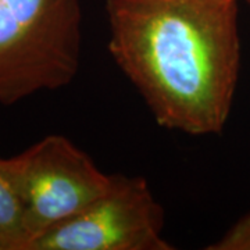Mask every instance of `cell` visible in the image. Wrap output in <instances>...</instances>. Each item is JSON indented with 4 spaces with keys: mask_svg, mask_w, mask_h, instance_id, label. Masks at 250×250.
<instances>
[{
    "mask_svg": "<svg viewBox=\"0 0 250 250\" xmlns=\"http://www.w3.org/2000/svg\"><path fill=\"white\" fill-rule=\"evenodd\" d=\"M239 0H107L108 49L157 124L220 134L241 68Z\"/></svg>",
    "mask_w": 250,
    "mask_h": 250,
    "instance_id": "1",
    "label": "cell"
},
{
    "mask_svg": "<svg viewBox=\"0 0 250 250\" xmlns=\"http://www.w3.org/2000/svg\"><path fill=\"white\" fill-rule=\"evenodd\" d=\"M80 0H0V103L14 104L77 77Z\"/></svg>",
    "mask_w": 250,
    "mask_h": 250,
    "instance_id": "2",
    "label": "cell"
},
{
    "mask_svg": "<svg viewBox=\"0 0 250 250\" xmlns=\"http://www.w3.org/2000/svg\"><path fill=\"white\" fill-rule=\"evenodd\" d=\"M28 246L107 190L111 177L62 136L49 135L14 156Z\"/></svg>",
    "mask_w": 250,
    "mask_h": 250,
    "instance_id": "3",
    "label": "cell"
},
{
    "mask_svg": "<svg viewBox=\"0 0 250 250\" xmlns=\"http://www.w3.org/2000/svg\"><path fill=\"white\" fill-rule=\"evenodd\" d=\"M164 211L142 177L113 175L106 192L28 250H171Z\"/></svg>",
    "mask_w": 250,
    "mask_h": 250,
    "instance_id": "4",
    "label": "cell"
},
{
    "mask_svg": "<svg viewBox=\"0 0 250 250\" xmlns=\"http://www.w3.org/2000/svg\"><path fill=\"white\" fill-rule=\"evenodd\" d=\"M27 246L14 157L0 159V250H27Z\"/></svg>",
    "mask_w": 250,
    "mask_h": 250,
    "instance_id": "5",
    "label": "cell"
},
{
    "mask_svg": "<svg viewBox=\"0 0 250 250\" xmlns=\"http://www.w3.org/2000/svg\"><path fill=\"white\" fill-rule=\"evenodd\" d=\"M208 250H250V213L239 218Z\"/></svg>",
    "mask_w": 250,
    "mask_h": 250,
    "instance_id": "6",
    "label": "cell"
},
{
    "mask_svg": "<svg viewBox=\"0 0 250 250\" xmlns=\"http://www.w3.org/2000/svg\"><path fill=\"white\" fill-rule=\"evenodd\" d=\"M242 1H245V3H248V4H249V6H250V0H242Z\"/></svg>",
    "mask_w": 250,
    "mask_h": 250,
    "instance_id": "7",
    "label": "cell"
}]
</instances>
